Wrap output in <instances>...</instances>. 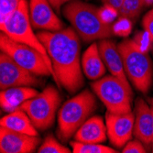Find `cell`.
<instances>
[{
	"instance_id": "obj_9",
	"label": "cell",
	"mask_w": 153,
	"mask_h": 153,
	"mask_svg": "<svg viewBox=\"0 0 153 153\" xmlns=\"http://www.w3.org/2000/svg\"><path fill=\"white\" fill-rule=\"evenodd\" d=\"M39 75L21 67L8 55L0 52V89L5 90L11 87L40 86L42 83Z\"/></svg>"
},
{
	"instance_id": "obj_20",
	"label": "cell",
	"mask_w": 153,
	"mask_h": 153,
	"mask_svg": "<svg viewBox=\"0 0 153 153\" xmlns=\"http://www.w3.org/2000/svg\"><path fill=\"white\" fill-rule=\"evenodd\" d=\"M145 6V0H124L118 10V15L132 20L140 16Z\"/></svg>"
},
{
	"instance_id": "obj_33",
	"label": "cell",
	"mask_w": 153,
	"mask_h": 153,
	"mask_svg": "<svg viewBox=\"0 0 153 153\" xmlns=\"http://www.w3.org/2000/svg\"><path fill=\"white\" fill-rule=\"evenodd\" d=\"M151 108H152V111H153V105H151ZM152 152H153V140H152Z\"/></svg>"
},
{
	"instance_id": "obj_29",
	"label": "cell",
	"mask_w": 153,
	"mask_h": 153,
	"mask_svg": "<svg viewBox=\"0 0 153 153\" xmlns=\"http://www.w3.org/2000/svg\"><path fill=\"white\" fill-rule=\"evenodd\" d=\"M49 1H50L51 5L52 6V7L54 8V10L60 13L61 7L63 5V0H49Z\"/></svg>"
},
{
	"instance_id": "obj_31",
	"label": "cell",
	"mask_w": 153,
	"mask_h": 153,
	"mask_svg": "<svg viewBox=\"0 0 153 153\" xmlns=\"http://www.w3.org/2000/svg\"><path fill=\"white\" fill-rule=\"evenodd\" d=\"M146 5H152L153 4V0H145Z\"/></svg>"
},
{
	"instance_id": "obj_15",
	"label": "cell",
	"mask_w": 153,
	"mask_h": 153,
	"mask_svg": "<svg viewBox=\"0 0 153 153\" xmlns=\"http://www.w3.org/2000/svg\"><path fill=\"white\" fill-rule=\"evenodd\" d=\"M74 140L85 143H103L106 140L107 128L99 116L89 117L74 134Z\"/></svg>"
},
{
	"instance_id": "obj_19",
	"label": "cell",
	"mask_w": 153,
	"mask_h": 153,
	"mask_svg": "<svg viewBox=\"0 0 153 153\" xmlns=\"http://www.w3.org/2000/svg\"><path fill=\"white\" fill-rule=\"evenodd\" d=\"M74 153H117V151L101 143H85L80 141H71Z\"/></svg>"
},
{
	"instance_id": "obj_25",
	"label": "cell",
	"mask_w": 153,
	"mask_h": 153,
	"mask_svg": "<svg viewBox=\"0 0 153 153\" xmlns=\"http://www.w3.org/2000/svg\"><path fill=\"white\" fill-rule=\"evenodd\" d=\"M147 149L145 145L138 140H129L123 147L122 153H146Z\"/></svg>"
},
{
	"instance_id": "obj_6",
	"label": "cell",
	"mask_w": 153,
	"mask_h": 153,
	"mask_svg": "<svg viewBox=\"0 0 153 153\" xmlns=\"http://www.w3.org/2000/svg\"><path fill=\"white\" fill-rule=\"evenodd\" d=\"M91 87L109 112L115 114L131 112L132 88L128 87L117 77L112 74L104 76L92 82Z\"/></svg>"
},
{
	"instance_id": "obj_28",
	"label": "cell",
	"mask_w": 153,
	"mask_h": 153,
	"mask_svg": "<svg viewBox=\"0 0 153 153\" xmlns=\"http://www.w3.org/2000/svg\"><path fill=\"white\" fill-rule=\"evenodd\" d=\"M124 0H102V2L104 5H107V6H111L115 7L116 9L119 10V8L121 7L122 4H123Z\"/></svg>"
},
{
	"instance_id": "obj_26",
	"label": "cell",
	"mask_w": 153,
	"mask_h": 153,
	"mask_svg": "<svg viewBox=\"0 0 153 153\" xmlns=\"http://www.w3.org/2000/svg\"><path fill=\"white\" fill-rule=\"evenodd\" d=\"M100 13L105 21L111 23L118 15V10L111 6L105 5L104 7L100 8Z\"/></svg>"
},
{
	"instance_id": "obj_32",
	"label": "cell",
	"mask_w": 153,
	"mask_h": 153,
	"mask_svg": "<svg viewBox=\"0 0 153 153\" xmlns=\"http://www.w3.org/2000/svg\"><path fill=\"white\" fill-rule=\"evenodd\" d=\"M70 1H73V0H63V4H65L67 2H70Z\"/></svg>"
},
{
	"instance_id": "obj_30",
	"label": "cell",
	"mask_w": 153,
	"mask_h": 153,
	"mask_svg": "<svg viewBox=\"0 0 153 153\" xmlns=\"http://www.w3.org/2000/svg\"><path fill=\"white\" fill-rule=\"evenodd\" d=\"M147 101H148V103H149L150 105H153V98H151V97H149V98H148V99H147Z\"/></svg>"
},
{
	"instance_id": "obj_4",
	"label": "cell",
	"mask_w": 153,
	"mask_h": 153,
	"mask_svg": "<svg viewBox=\"0 0 153 153\" xmlns=\"http://www.w3.org/2000/svg\"><path fill=\"white\" fill-rule=\"evenodd\" d=\"M117 46L128 80L137 90L149 93L153 82V62L149 53L142 51L133 39H125Z\"/></svg>"
},
{
	"instance_id": "obj_2",
	"label": "cell",
	"mask_w": 153,
	"mask_h": 153,
	"mask_svg": "<svg viewBox=\"0 0 153 153\" xmlns=\"http://www.w3.org/2000/svg\"><path fill=\"white\" fill-rule=\"evenodd\" d=\"M62 12L73 29L85 42L110 39L115 35L113 25L105 21L100 8L92 4L73 0L67 2Z\"/></svg>"
},
{
	"instance_id": "obj_24",
	"label": "cell",
	"mask_w": 153,
	"mask_h": 153,
	"mask_svg": "<svg viewBox=\"0 0 153 153\" xmlns=\"http://www.w3.org/2000/svg\"><path fill=\"white\" fill-rule=\"evenodd\" d=\"M133 39L140 47V49L144 52H149V51L152 48L153 39L146 30L137 32Z\"/></svg>"
},
{
	"instance_id": "obj_3",
	"label": "cell",
	"mask_w": 153,
	"mask_h": 153,
	"mask_svg": "<svg viewBox=\"0 0 153 153\" xmlns=\"http://www.w3.org/2000/svg\"><path fill=\"white\" fill-rule=\"evenodd\" d=\"M94 93L85 89L66 101L58 112L57 135L62 142H67L97 107Z\"/></svg>"
},
{
	"instance_id": "obj_5",
	"label": "cell",
	"mask_w": 153,
	"mask_h": 153,
	"mask_svg": "<svg viewBox=\"0 0 153 153\" xmlns=\"http://www.w3.org/2000/svg\"><path fill=\"white\" fill-rule=\"evenodd\" d=\"M0 29L10 39L30 46L42 54L48 67L50 68L51 76L55 81V74L47 50L39 40L38 35L33 31L34 27L30 21V3H27V0H21L18 8L5 23L0 25Z\"/></svg>"
},
{
	"instance_id": "obj_13",
	"label": "cell",
	"mask_w": 153,
	"mask_h": 153,
	"mask_svg": "<svg viewBox=\"0 0 153 153\" xmlns=\"http://www.w3.org/2000/svg\"><path fill=\"white\" fill-rule=\"evenodd\" d=\"M134 136L140 140L147 149L152 150L153 140V111L151 105L138 97L135 102Z\"/></svg>"
},
{
	"instance_id": "obj_10",
	"label": "cell",
	"mask_w": 153,
	"mask_h": 153,
	"mask_svg": "<svg viewBox=\"0 0 153 153\" xmlns=\"http://www.w3.org/2000/svg\"><path fill=\"white\" fill-rule=\"evenodd\" d=\"M135 114H115L106 111L105 125L110 143L117 149L123 148L134 135Z\"/></svg>"
},
{
	"instance_id": "obj_11",
	"label": "cell",
	"mask_w": 153,
	"mask_h": 153,
	"mask_svg": "<svg viewBox=\"0 0 153 153\" xmlns=\"http://www.w3.org/2000/svg\"><path fill=\"white\" fill-rule=\"evenodd\" d=\"M30 17L34 29L45 31L64 29L63 22L55 14L49 0H30Z\"/></svg>"
},
{
	"instance_id": "obj_27",
	"label": "cell",
	"mask_w": 153,
	"mask_h": 153,
	"mask_svg": "<svg viewBox=\"0 0 153 153\" xmlns=\"http://www.w3.org/2000/svg\"><path fill=\"white\" fill-rule=\"evenodd\" d=\"M142 27L153 39V7L144 16L142 19Z\"/></svg>"
},
{
	"instance_id": "obj_21",
	"label": "cell",
	"mask_w": 153,
	"mask_h": 153,
	"mask_svg": "<svg viewBox=\"0 0 153 153\" xmlns=\"http://www.w3.org/2000/svg\"><path fill=\"white\" fill-rule=\"evenodd\" d=\"M37 152L39 153H71L73 152L61 142H59L52 135H49L40 144Z\"/></svg>"
},
{
	"instance_id": "obj_17",
	"label": "cell",
	"mask_w": 153,
	"mask_h": 153,
	"mask_svg": "<svg viewBox=\"0 0 153 153\" xmlns=\"http://www.w3.org/2000/svg\"><path fill=\"white\" fill-rule=\"evenodd\" d=\"M39 92L29 86L11 87L1 90L0 93V105L4 111L7 113L13 112L20 105L32 97L36 96Z\"/></svg>"
},
{
	"instance_id": "obj_18",
	"label": "cell",
	"mask_w": 153,
	"mask_h": 153,
	"mask_svg": "<svg viewBox=\"0 0 153 153\" xmlns=\"http://www.w3.org/2000/svg\"><path fill=\"white\" fill-rule=\"evenodd\" d=\"M0 127L31 136H39L38 129L24 110L19 108L8 113L0 120Z\"/></svg>"
},
{
	"instance_id": "obj_16",
	"label": "cell",
	"mask_w": 153,
	"mask_h": 153,
	"mask_svg": "<svg viewBox=\"0 0 153 153\" xmlns=\"http://www.w3.org/2000/svg\"><path fill=\"white\" fill-rule=\"evenodd\" d=\"M82 73L92 81H96L103 77L106 67L102 59L98 43H92L82 56Z\"/></svg>"
},
{
	"instance_id": "obj_12",
	"label": "cell",
	"mask_w": 153,
	"mask_h": 153,
	"mask_svg": "<svg viewBox=\"0 0 153 153\" xmlns=\"http://www.w3.org/2000/svg\"><path fill=\"white\" fill-rule=\"evenodd\" d=\"M39 136L13 131L0 127V152L1 153H31L40 144Z\"/></svg>"
},
{
	"instance_id": "obj_7",
	"label": "cell",
	"mask_w": 153,
	"mask_h": 153,
	"mask_svg": "<svg viewBox=\"0 0 153 153\" xmlns=\"http://www.w3.org/2000/svg\"><path fill=\"white\" fill-rule=\"evenodd\" d=\"M62 102L60 92L53 85H48L41 93L20 105L31 119L38 130L44 131L52 127Z\"/></svg>"
},
{
	"instance_id": "obj_22",
	"label": "cell",
	"mask_w": 153,
	"mask_h": 153,
	"mask_svg": "<svg viewBox=\"0 0 153 153\" xmlns=\"http://www.w3.org/2000/svg\"><path fill=\"white\" fill-rule=\"evenodd\" d=\"M20 1L21 0H0V25L7 21L18 8Z\"/></svg>"
},
{
	"instance_id": "obj_1",
	"label": "cell",
	"mask_w": 153,
	"mask_h": 153,
	"mask_svg": "<svg viewBox=\"0 0 153 153\" xmlns=\"http://www.w3.org/2000/svg\"><path fill=\"white\" fill-rule=\"evenodd\" d=\"M37 35L51 58L57 86L70 94L77 93L85 85L77 32L65 27L58 31L42 30Z\"/></svg>"
},
{
	"instance_id": "obj_23",
	"label": "cell",
	"mask_w": 153,
	"mask_h": 153,
	"mask_svg": "<svg viewBox=\"0 0 153 153\" xmlns=\"http://www.w3.org/2000/svg\"><path fill=\"white\" fill-rule=\"evenodd\" d=\"M113 30L115 35L128 36L132 30L131 19L124 17H119V19L113 24Z\"/></svg>"
},
{
	"instance_id": "obj_8",
	"label": "cell",
	"mask_w": 153,
	"mask_h": 153,
	"mask_svg": "<svg viewBox=\"0 0 153 153\" xmlns=\"http://www.w3.org/2000/svg\"><path fill=\"white\" fill-rule=\"evenodd\" d=\"M0 50L7 53L21 67L39 76H51L42 54L26 44L10 39L6 33L0 34Z\"/></svg>"
},
{
	"instance_id": "obj_34",
	"label": "cell",
	"mask_w": 153,
	"mask_h": 153,
	"mask_svg": "<svg viewBox=\"0 0 153 153\" xmlns=\"http://www.w3.org/2000/svg\"><path fill=\"white\" fill-rule=\"evenodd\" d=\"M152 54H153V50H152Z\"/></svg>"
},
{
	"instance_id": "obj_14",
	"label": "cell",
	"mask_w": 153,
	"mask_h": 153,
	"mask_svg": "<svg viewBox=\"0 0 153 153\" xmlns=\"http://www.w3.org/2000/svg\"><path fill=\"white\" fill-rule=\"evenodd\" d=\"M99 51L106 69L112 74L120 79L128 87L131 88L128 78L125 72L123 59L118 46L110 39H101L98 42Z\"/></svg>"
}]
</instances>
